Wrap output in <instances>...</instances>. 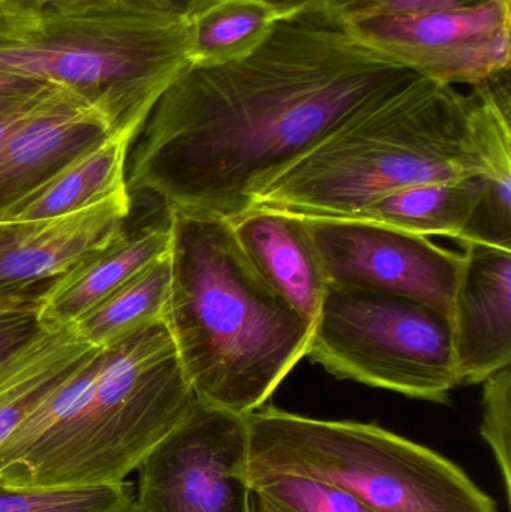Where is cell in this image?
I'll use <instances>...</instances> for the list:
<instances>
[{"instance_id": "1", "label": "cell", "mask_w": 511, "mask_h": 512, "mask_svg": "<svg viewBox=\"0 0 511 512\" xmlns=\"http://www.w3.org/2000/svg\"><path fill=\"white\" fill-rule=\"evenodd\" d=\"M419 77L354 38L335 9L284 15L248 56L189 65L162 93L129 144L126 188L234 221L324 138Z\"/></svg>"}, {"instance_id": "2", "label": "cell", "mask_w": 511, "mask_h": 512, "mask_svg": "<svg viewBox=\"0 0 511 512\" xmlns=\"http://www.w3.org/2000/svg\"><path fill=\"white\" fill-rule=\"evenodd\" d=\"M509 158L510 71L468 93L419 77L324 138L254 209L353 219L399 189L482 176Z\"/></svg>"}, {"instance_id": "3", "label": "cell", "mask_w": 511, "mask_h": 512, "mask_svg": "<svg viewBox=\"0 0 511 512\" xmlns=\"http://www.w3.org/2000/svg\"><path fill=\"white\" fill-rule=\"evenodd\" d=\"M164 321L95 354L0 444V483H123L197 405Z\"/></svg>"}, {"instance_id": "4", "label": "cell", "mask_w": 511, "mask_h": 512, "mask_svg": "<svg viewBox=\"0 0 511 512\" xmlns=\"http://www.w3.org/2000/svg\"><path fill=\"white\" fill-rule=\"evenodd\" d=\"M164 322L198 402L248 417L308 354L312 327L257 273L233 224L173 209Z\"/></svg>"}, {"instance_id": "5", "label": "cell", "mask_w": 511, "mask_h": 512, "mask_svg": "<svg viewBox=\"0 0 511 512\" xmlns=\"http://www.w3.org/2000/svg\"><path fill=\"white\" fill-rule=\"evenodd\" d=\"M189 65L185 18L170 0L0 6V69L71 90L113 135L134 138Z\"/></svg>"}, {"instance_id": "6", "label": "cell", "mask_w": 511, "mask_h": 512, "mask_svg": "<svg viewBox=\"0 0 511 512\" xmlns=\"http://www.w3.org/2000/svg\"><path fill=\"white\" fill-rule=\"evenodd\" d=\"M249 471L326 481L375 512H497L446 457L377 424L317 420L261 406L246 417Z\"/></svg>"}, {"instance_id": "7", "label": "cell", "mask_w": 511, "mask_h": 512, "mask_svg": "<svg viewBox=\"0 0 511 512\" xmlns=\"http://www.w3.org/2000/svg\"><path fill=\"white\" fill-rule=\"evenodd\" d=\"M339 379L447 403L459 387L452 324L398 295L329 283L308 354Z\"/></svg>"}, {"instance_id": "8", "label": "cell", "mask_w": 511, "mask_h": 512, "mask_svg": "<svg viewBox=\"0 0 511 512\" xmlns=\"http://www.w3.org/2000/svg\"><path fill=\"white\" fill-rule=\"evenodd\" d=\"M137 471L141 512H251L248 421L197 402Z\"/></svg>"}, {"instance_id": "9", "label": "cell", "mask_w": 511, "mask_h": 512, "mask_svg": "<svg viewBox=\"0 0 511 512\" xmlns=\"http://www.w3.org/2000/svg\"><path fill=\"white\" fill-rule=\"evenodd\" d=\"M344 20L362 44L435 83L474 87L510 71L511 0Z\"/></svg>"}, {"instance_id": "10", "label": "cell", "mask_w": 511, "mask_h": 512, "mask_svg": "<svg viewBox=\"0 0 511 512\" xmlns=\"http://www.w3.org/2000/svg\"><path fill=\"white\" fill-rule=\"evenodd\" d=\"M303 219L329 283L410 298L450 319L462 252L374 222Z\"/></svg>"}, {"instance_id": "11", "label": "cell", "mask_w": 511, "mask_h": 512, "mask_svg": "<svg viewBox=\"0 0 511 512\" xmlns=\"http://www.w3.org/2000/svg\"><path fill=\"white\" fill-rule=\"evenodd\" d=\"M128 189L89 209L27 224L0 225V294L45 286L84 256L126 233Z\"/></svg>"}, {"instance_id": "12", "label": "cell", "mask_w": 511, "mask_h": 512, "mask_svg": "<svg viewBox=\"0 0 511 512\" xmlns=\"http://www.w3.org/2000/svg\"><path fill=\"white\" fill-rule=\"evenodd\" d=\"M450 324L459 385L511 364V251L465 242Z\"/></svg>"}, {"instance_id": "13", "label": "cell", "mask_w": 511, "mask_h": 512, "mask_svg": "<svg viewBox=\"0 0 511 512\" xmlns=\"http://www.w3.org/2000/svg\"><path fill=\"white\" fill-rule=\"evenodd\" d=\"M111 132L105 117L74 96L0 143V213Z\"/></svg>"}, {"instance_id": "14", "label": "cell", "mask_w": 511, "mask_h": 512, "mask_svg": "<svg viewBox=\"0 0 511 512\" xmlns=\"http://www.w3.org/2000/svg\"><path fill=\"white\" fill-rule=\"evenodd\" d=\"M231 224L252 267L314 328L329 279L305 219L255 207Z\"/></svg>"}, {"instance_id": "15", "label": "cell", "mask_w": 511, "mask_h": 512, "mask_svg": "<svg viewBox=\"0 0 511 512\" xmlns=\"http://www.w3.org/2000/svg\"><path fill=\"white\" fill-rule=\"evenodd\" d=\"M173 209L167 207L152 224L128 233L105 248L84 256L71 270L51 280L39 295L38 321L45 330L71 327L105 297L128 282L171 245Z\"/></svg>"}, {"instance_id": "16", "label": "cell", "mask_w": 511, "mask_h": 512, "mask_svg": "<svg viewBox=\"0 0 511 512\" xmlns=\"http://www.w3.org/2000/svg\"><path fill=\"white\" fill-rule=\"evenodd\" d=\"M132 138L110 135L78 155L0 213V225L27 224L89 209L126 188V158Z\"/></svg>"}, {"instance_id": "17", "label": "cell", "mask_w": 511, "mask_h": 512, "mask_svg": "<svg viewBox=\"0 0 511 512\" xmlns=\"http://www.w3.org/2000/svg\"><path fill=\"white\" fill-rule=\"evenodd\" d=\"M96 349L71 328L42 330L0 361V444Z\"/></svg>"}, {"instance_id": "18", "label": "cell", "mask_w": 511, "mask_h": 512, "mask_svg": "<svg viewBox=\"0 0 511 512\" xmlns=\"http://www.w3.org/2000/svg\"><path fill=\"white\" fill-rule=\"evenodd\" d=\"M482 186L480 174L408 186L374 201L353 219L386 225L417 236L459 240L479 200Z\"/></svg>"}, {"instance_id": "19", "label": "cell", "mask_w": 511, "mask_h": 512, "mask_svg": "<svg viewBox=\"0 0 511 512\" xmlns=\"http://www.w3.org/2000/svg\"><path fill=\"white\" fill-rule=\"evenodd\" d=\"M191 65L236 62L257 50L282 17L264 0H194L182 11Z\"/></svg>"}, {"instance_id": "20", "label": "cell", "mask_w": 511, "mask_h": 512, "mask_svg": "<svg viewBox=\"0 0 511 512\" xmlns=\"http://www.w3.org/2000/svg\"><path fill=\"white\" fill-rule=\"evenodd\" d=\"M170 285L168 251L81 315L69 328L93 348L116 345L147 325L164 321Z\"/></svg>"}, {"instance_id": "21", "label": "cell", "mask_w": 511, "mask_h": 512, "mask_svg": "<svg viewBox=\"0 0 511 512\" xmlns=\"http://www.w3.org/2000/svg\"><path fill=\"white\" fill-rule=\"evenodd\" d=\"M134 498L132 484L15 487L0 483V512H105Z\"/></svg>"}, {"instance_id": "22", "label": "cell", "mask_w": 511, "mask_h": 512, "mask_svg": "<svg viewBox=\"0 0 511 512\" xmlns=\"http://www.w3.org/2000/svg\"><path fill=\"white\" fill-rule=\"evenodd\" d=\"M249 483L284 512H375L341 487L303 475L249 471Z\"/></svg>"}, {"instance_id": "23", "label": "cell", "mask_w": 511, "mask_h": 512, "mask_svg": "<svg viewBox=\"0 0 511 512\" xmlns=\"http://www.w3.org/2000/svg\"><path fill=\"white\" fill-rule=\"evenodd\" d=\"M482 180V192L459 242L511 251V167L482 174Z\"/></svg>"}, {"instance_id": "24", "label": "cell", "mask_w": 511, "mask_h": 512, "mask_svg": "<svg viewBox=\"0 0 511 512\" xmlns=\"http://www.w3.org/2000/svg\"><path fill=\"white\" fill-rule=\"evenodd\" d=\"M483 384L480 433L491 447L503 477L507 502L511 501V364L492 373Z\"/></svg>"}, {"instance_id": "25", "label": "cell", "mask_w": 511, "mask_h": 512, "mask_svg": "<svg viewBox=\"0 0 511 512\" xmlns=\"http://www.w3.org/2000/svg\"><path fill=\"white\" fill-rule=\"evenodd\" d=\"M44 288L0 294V361L44 330L38 321L39 295Z\"/></svg>"}, {"instance_id": "26", "label": "cell", "mask_w": 511, "mask_h": 512, "mask_svg": "<svg viewBox=\"0 0 511 512\" xmlns=\"http://www.w3.org/2000/svg\"><path fill=\"white\" fill-rule=\"evenodd\" d=\"M482 0H353L342 12L344 18L369 15L425 14L473 5Z\"/></svg>"}, {"instance_id": "27", "label": "cell", "mask_w": 511, "mask_h": 512, "mask_svg": "<svg viewBox=\"0 0 511 512\" xmlns=\"http://www.w3.org/2000/svg\"><path fill=\"white\" fill-rule=\"evenodd\" d=\"M74 96L77 95L72 93L71 90L65 89V87L57 86V84H47L44 89L39 90L35 96H32L29 101L24 102L20 107L8 111V113L0 114V143L18 129L23 128L27 123L32 122L36 117L53 110L54 107L74 98Z\"/></svg>"}, {"instance_id": "28", "label": "cell", "mask_w": 511, "mask_h": 512, "mask_svg": "<svg viewBox=\"0 0 511 512\" xmlns=\"http://www.w3.org/2000/svg\"><path fill=\"white\" fill-rule=\"evenodd\" d=\"M264 2L272 5L284 17V15L296 14L312 8H330L342 14L353 0H264Z\"/></svg>"}, {"instance_id": "29", "label": "cell", "mask_w": 511, "mask_h": 512, "mask_svg": "<svg viewBox=\"0 0 511 512\" xmlns=\"http://www.w3.org/2000/svg\"><path fill=\"white\" fill-rule=\"evenodd\" d=\"M45 84L48 83L0 69V95H29L44 87Z\"/></svg>"}, {"instance_id": "30", "label": "cell", "mask_w": 511, "mask_h": 512, "mask_svg": "<svg viewBox=\"0 0 511 512\" xmlns=\"http://www.w3.org/2000/svg\"><path fill=\"white\" fill-rule=\"evenodd\" d=\"M45 86H47V84H45ZM44 87L36 90V92L29 93V95H0V114L8 113V111H12L15 110V108L20 107L24 102L29 101L32 96H35L39 90L44 89Z\"/></svg>"}, {"instance_id": "31", "label": "cell", "mask_w": 511, "mask_h": 512, "mask_svg": "<svg viewBox=\"0 0 511 512\" xmlns=\"http://www.w3.org/2000/svg\"><path fill=\"white\" fill-rule=\"evenodd\" d=\"M251 512H284L279 510L275 504L269 501V499L264 498L261 493L255 492L252 490L251 492Z\"/></svg>"}, {"instance_id": "32", "label": "cell", "mask_w": 511, "mask_h": 512, "mask_svg": "<svg viewBox=\"0 0 511 512\" xmlns=\"http://www.w3.org/2000/svg\"><path fill=\"white\" fill-rule=\"evenodd\" d=\"M54 0H0V6L5 8H38V6L47 5Z\"/></svg>"}, {"instance_id": "33", "label": "cell", "mask_w": 511, "mask_h": 512, "mask_svg": "<svg viewBox=\"0 0 511 512\" xmlns=\"http://www.w3.org/2000/svg\"><path fill=\"white\" fill-rule=\"evenodd\" d=\"M105 512H141L138 510L137 504L134 502V498L129 501L123 502V504L117 505V507L111 508V510Z\"/></svg>"}, {"instance_id": "34", "label": "cell", "mask_w": 511, "mask_h": 512, "mask_svg": "<svg viewBox=\"0 0 511 512\" xmlns=\"http://www.w3.org/2000/svg\"><path fill=\"white\" fill-rule=\"evenodd\" d=\"M170 2L173 3V5H176L180 11H183V9H185L189 3L194 2V0H170Z\"/></svg>"}]
</instances>
